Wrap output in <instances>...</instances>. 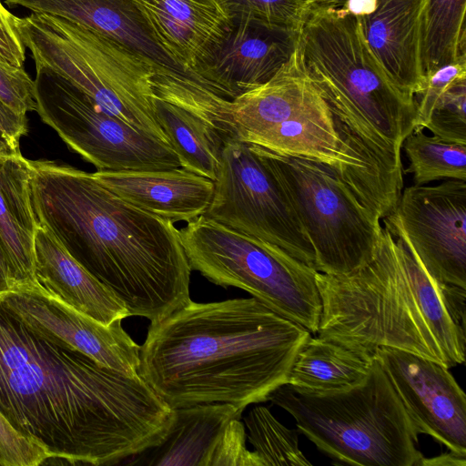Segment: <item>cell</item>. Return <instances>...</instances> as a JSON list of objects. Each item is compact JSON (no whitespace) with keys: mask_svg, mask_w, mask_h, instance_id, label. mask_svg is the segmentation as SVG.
<instances>
[{"mask_svg":"<svg viewBox=\"0 0 466 466\" xmlns=\"http://www.w3.org/2000/svg\"><path fill=\"white\" fill-rule=\"evenodd\" d=\"M0 412L51 459L118 464L157 445L174 410L137 374L103 365L0 303Z\"/></svg>","mask_w":466,"mask_h":466,"instance_id":"1","label":"cell"},{"mask_svg":"<svg viewBox=\"0 0 466 466\" xmlns=\"http://www.w3.org/2000/svg\"><path fill=\"white\" fill-rule=\"evenodd\" d=\"M40 225L127 308L157 321L190 300L191 268L174 223L142 210L93 173L31 160Z\"/></svg>","mask_w":466,"mask_h":466,"instance_id":"2","label":"cell"},{"mask_svg":"<svg viewBox=\"0 0 466 466\" xmlns=\"http://www.w3.org/2000/svg\"><path fill=\"white\" fill-rule=\"evenodd\" d=\"M310 336L253 297L190 299L150 322L137 374L172 409L220 402L244 410L288 382Z\"/></svg>","mask_w":466,"mask_h":466,"instance_id":"3","label":"cell"},{"mask_svg":"<svg viewBox=\"0 0 466 466\" xmlns=\"http://www.w3.org/2000/svg\"><path fill=\"white\" fill-rule=\"evenodd\" d=\"M373 258L343 276L317 271V335L375 353L402 350L450 369L465 361V329L454 322L441 284L427 272L390 215Z\"/></svg>","mask_w":466,"mask_h":466,"instance_id":"4","label":"cell"},{"mask_svg":"<svg viewBox=\"0 0 466 466\" xmlns=\"http://www.w3.org/2000/svg\"><path fill=\"white\" fill-rule=\"evenodd\" d=\"M223 119L230 138L327 166L380 219L395 210L403 172L333 113L308 73L298 41L268 81L227 101Z\"/></svg>","mask_w":466,"mask_h":466,"instance_id":"5","label":"cell"},{"mask_svg":"<svg viewBox=\"0 0 466 466\" xmlns=\"http://www.w3.org/2000/svg\"><path fill=\"white\" fill-rule=\"evenodd\" d=\"M305 66L333 113L384 161L403 170L414 99L371 51L359 16L342 5L309 4L298 35Z\"/></svg>","mask_w":466,"mask_h":466,"instance_id":"6","label":"cell"},{"mask_svg":"<svg viewBox=\"0 0 466 466\" xmlns=\"http://www.w3.org/2000/svg\"><path fill=\"white\" fill-rule=\"evenodd\" d=\"M268 400L335 464L420 466L418 434L376 354L367 376L346 389L313 392L289 384Z\"/></svg>","mask_w":466,"mask_h":466,"instance_id":"7","label":"cell"},{"mask_svg":"<svg viewBox=\"0 0 466 466\" xmlns=\"http://www.w3.org/2000/svg\"><path fill=\"white\" fill-rule=\"evenodd\" d=\"M15 25L35 66L52 69L101 110L169 145L156 116L157 63L59 16L31 13L17 16Z\"/></svg>","mask_w":466,"mask_h":466,"instance_id":"8","label":"cell"},{"mask_svg":"<svg viewBox=\"0 0 466 466\" xmlns=\"http://www.w3.org/2000/svg\"><path fill=\"white\" fill-rule=\"evenodd\" d=\"M191 270L218 286L241 289L277 314L318 331L321 299L317 270L278 246L205 215L179 229Z\"/></svg>","mask_w":466,"mask_h":466,"instance_id":"9","label":"cell"},{"mask_svg":"<svg viewBox=\"0 0 466 466\" xmlns=\"http://www.w3.org/2000/svg\"><path fill=\"white\" fill-rule=\"evenodd\" d=\"M252 145L296 210L314 248L317 271L349 275L373 258L380 219L329 167Z\"/></svg>","mask_w":466,"mask_h":466,"instance_id":"10","label":"cell"},{"mask_svg":"<svg viewBox=\"0 0 466 466\" xmlns=\"http://www.w3.org/2000/svg\"><path fill=\"white\" fill-rule=\"evenodd\" d=\"M35 111L66 146L96 170L181 167L172 147L106 113L56 72L35 66Z\"/></svg>","mask_w":466,"mask_h":466,"instance_id":"11","label":"cell"},{"mask_svg":"<svg viewBox=\"0 0 466 466\" xmlns=\"http://www.w3.org/2000/svg\"><path fill=\"white\" fill-rule=\"evenodd\" d=\"M204 215L278 246L316 269L314 248L296 210L252 144L234 138L225 141L213 196Z\"/></svg>","mask_w":466,"mask_h":466,"instance_id":"12","label":"cell"},{"mask_svg":"<svg viewBox=\"0 0 466 466\" xmlns=\"http://www.w3.org/2000/svg\"><path fill=\"white\" fill-rule=\"evenodd\" d=\"M390 215L433 279L466 289L465 180L408 187Z\"/></svg>","mask_w":466,"mask_h":466,"instance_id":"13","label":"cell"},{"mask_svg":"<svg viewBox=\"0 0 466 466\" xmlns=\"http://www.w3.org/2000/svg\"><path fill=\"white\" fill-rule=\"evenodd\" d=\"M375 354L416 433L466 454V396L449 369L395 348Z\"/></svg>","mask_w":466,"mask_h":466,"instance_id":"14","label":"cell"},{"mask_svg":"<svg viewBox=\"0 0 466 466\" xmlns=\"http://www.w3.org/2000/svg\"><path fill=\"white\" fill-rule=\"evenodd\" d=\"M0 303L25 323L45 330L100 365L137 375L140 346L122 327V319L102 324L77 311L36 280L15 283L0 293Z\"/></svg>","mask_w":466,"mask_h":466,"instance_id":"15","label":"cell"},{"mask_svg":"<svg viewBox=\"0 0 466 466\" xmlns=\"http://www.w3.org/2000/svg\"><path fill=\"white\" fill-rule=\"evenodd\" d=\"M298 35L248 18H233L224 39L194 76L231 100L268 81L289 59Z\"/></svg>","mask_w":466,"mask_h":466,"instance_id":"16","label":"cell"},{"mask_svg":"<svg viewBox=\"0 0 466 466\" xmlns=\"http://www.w3.org/2000/svg\"><path fill=\"white\" fill-rule=\"evenodd\" d=\"M133 2L158 46L196 80L194 72L209 58L233 22L221 0Z\"/></svg>","mask_w":466,"mask_h":466,"instance_id":"17","label":"cell"},{"mask_svg":"<svg viewBox=\"0 0 466 466\" xmlns=\"http://www.w3.org/2000/svg\"><path fill=\"white\" fill-rule=\"evenodd\" d=\"M427 3L376 0L370 12L359 16L371 51L397 86L412 98L425 80L422 44Z\"/></svg>","mask_w":466,"mask_h":466,"instance_id":"18","label":"cell"},{"mask_svg":"<svg viewBox=\"0 0 466 466\" xmlns=\"http://www.w3.org/2000/svg\"><path fill=\"white\" fill-rule=\"evenodd\" d=\"M93 174L125 201L172 223L204 215L214 192L213 180L182 167Z\"/></svg>","mask_w":466,"mask_h":466,"instance_id":"19","label":"cell"},{"mask_svg":"<svg viewBox=\"0 0 466 466\" xmlns=\"http://www.w3.org/2000/svg\"><path fill=\"white\" fill-rule=\"evenodd\" d=\"M5 4L74 22L160 66L187 74L156 43L133 0H5Z\"/></svg>","mask_w":466,"mask_h":466,"instance_id":"20","label":"cell"},{"mask_svg":"<svg viewBox=\"0 0 466 466\" xmlns=\"http://www.w3.org/2000/svg\"><path fill=\"white\" fill-rule=\"evenodd\" d=\"M35 277L54 296L102 324L129 317L123 302L40 224L35 238Z\"/></svg>","mask_w":466,"mask_h":466,"instance_id":"21","label":"cell"},{"mask_svg":"<svg viewBox=\"0 0 466 466\" xmlns=\"http://www.w3.org/2000/svg\"><path fill=\"white\" fill-rule=\"evenodd\" d=\"M172 424L156 446L130 457L126 464L209 466L213 451L228 423L244 410L230 403H203L173 409Z\"/></svg>","mask_w":466,"mask_h":466,"instance_id":"22","label":"cell"},{"mask_svg":"<svg viewBox=\"0 0 466 466\" xmlns=\"http://www.w3.org/2000/svg\"><path fill=\"white\" fill-rule=\"evenodd\" d=\"M31 160L0 156V241L14 284L34 281L38 221L31 198ZM13 284V285H14Z\"/></svg>","mask_w":466,"mask_h":466,"instance_id":"23","label":"cell"},{"mask_svg":"<svg viewBox=\"0 0 466 466\" xmlns=\"http://www.w3.org/2000/svg\"><path fill=\"white\" fill-rule=\"evenodd\" d=\"M374 358L375 353L310 336L296 354L287 384L313 392L350 388L367 376Z\"/></svg>","mask_w":466,"mask_h":466,"instance_id":"24","label":"cell"},{"mask_svg":"<svg viewBox=\"0 0 466 466\" xmlns=\"http://www.w3.org/2000/svg\"><path fill=\"white\" fill-rule=\"evenodd\" d=\"M156 116L182 168L215 180L224 137L186 109L155 97Z\"/></svg>","mask_w":466,"mask_h":466,"instance_id":"25","label":"cell"},{"mask_svg":"<svg viewBox=\"0 0 466 466\" xmlns=\"http://www.w3.org/2000/svg\"><path fill=\"white\" fill-rule=\"evenodd\" d=\"M466 0H428L423 21L424 76L466 55Z\"/></svg>","mask_w":466,"mask_h":466,"instance_id":"26","label":"cell"},{"mask_svg":"<svg viewBox=\"0 0 466 466\" xmlns=\"http://www.w3.org/2000/svg\"><path fill=\"white\" fill-rule=\"evenodd\" d=\"M401 148L410 161L403 173L411 174L416 186L439 179L466 181V144L446 141L419 130L405 138Z\"/></svg>","mask_w":466,"mask_h":466,"instance_id":"27","label":"cell"},{"mask_svg":"<svg viewBox=\"0 0 466 466\" xmlns=\"http://www.w3.org/2000/svg\"><path fill=\"white\" fill-rule=\"evenodd\" d=\"M244 421L248 431L247 438L263 466L312 465L299 447L298 431L279 422L268 408H253Z\"/></svg>","mask_w":466,"mask_h":466,"instance_id":"28","label":"cell"},{"mask_svg":"<svg viewBox=\"0 0 466 466\" xmlns=\"http://www.w3.org/2000/svg\"><path fill=\"white\" fill-rule=\"evenodd\" d=\"M232 18H248L296 35L304 23L309 0H221Z\"/></svg>","mask_w":466,"mask_h":466,"instance_id":"29","label":"cell"},{"mask_svg":"<svg viewBox=\"0 0 466 466\" xmlns=\"http://www.w3.org/2000/svg\"><path fill=\"white\" fill-rule=\"evenodd\" d=\"M425 128L443 140L466 144V79L441 96Z\"/></svg>","mask_w":466,"mask_h":466,"instance_id":"30","label":"cell"},{"mask_svg":"<svg viewBox=\"0 0 466 466\" xmlns=\"http://www.w3.org/2000/svg\"><path fill=\"white\" fill-rule=\"evenodd\" d=\"M462 79H466V55L425 75L424 84L413 97L416 106L413 131L425 128L441 96Z\"/></svg>","mask_w":466,"mask_h":466,"instance_id":"31","label":"cell"},{"mask_svg":"<svg viewBox=\"0 0 466 466\" xmlns=\"http://www.w3.org/2000/svg\"><path fill=\"white\" fill-rule=\"evenodd\" d=\"M51 458L44 446L17 431L0 412L1 466H36Z\"/></svg>","mask_w":466,"mask_h":466,"instance_id":"32","label":"cell"},{"mask_svg":"<svg viewBox=\"0 0 466 466\" xmlns=\"http://www.w3.org/2000/svg\"><path fill=\"white\" fill-rule=\"evenodd\" d=\"M247 432L240 419L231 420L213 451L209 466H263L258 454L246 446Z\"/></svg>","mask_w":466,"mask_h":466,"instance_id":"33","label":"cell"},{"mask_svg":"<svg viewBox=\"0 0 466 466\" xmlns=\"http://www.w3.org/2000/svg\"><path fill=\"white\" fill-rule=\"evenodd\" d=\"M0 99L16 111H35L34 80L24 66L0 59Z\"/></svg>","mask_w":466,"mask_h":466,"instance_id":"34","label":"cell"},{"mask_svg":"<svg viewBox=\"0 0 466 466\" xmlns=\"http://www.w3.org/2000/svg\"><path fill=\"white\" fill-rule=\"evenodd\" d=\"M27 132L26 114L0 99V156L21 154L20 140Z\"/></svg>","mask_w":466,"mask_h":466,"instance_id":"35","label":"cell"},{"mask_svg":"<svg viewBox=\"0 0 466 466\" xmlns=\"http://www.w3.org/2000/svg\"><path fill=\"white\" fill-rule=\"evenodd\" d=\"M16 18L0 0V59L24 66L25 47L15 25Z\"/></svg>","mask_w":466,"mask_h":466,"instance_id":"36","label":"cell"},{"mask_svg":"<svg viewBox=\"0 0 466 466\" xmlns=\"http://www.w3.org/2000/svg\"><path fill=\"white\" fill-rule=\"evenodd\" d=\"M466 454L449 451L432 458H423L420 466H465Z\"/></svg>","mask_w":466,"mask_h":466,"instance_id":"37","label":"cell"},{"mask_svg":"<svg viewBox=\"0 0 466 466\" xmlns=\"http://www.w3.org/2000/svg\"><path fill=\"white\" fill-rule=\"evenodd\" d=\"M13 284L9 262L0 241V293L10 289Z\"/></svg>","mask_w":466,"mask_h":466,"instance_id":"38","label":"cell"},{"mask_svg":"<svg viewBox=\"0 0 466 466\" xmlns=\"http://www.w3.org/2000/svg\"><path fill=\"white\" fill-rule=\"evenodd\" d=\"M319 4L339 5L343 0H313Z\"/></svg>","mask_w":466,"mask_h":466,"instance_id":"39","label":"cell"},{"mask_svg":"<svg viewBox=\"0 0 466 466\" xmlns=\"http://www.w3.org/2000/svg\"><path fill=\"white\" fill-rule=\"evenodd\" d=\"M0 466H1V461H0Z\"/></svg>","mask_w":466,"mask_h":466,"instance_id":"40","label":"cell"}]
</instances>
